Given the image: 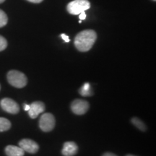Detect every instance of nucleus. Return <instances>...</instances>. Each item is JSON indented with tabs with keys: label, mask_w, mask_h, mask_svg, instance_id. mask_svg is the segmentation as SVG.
<instances>
[{
	"label": "nucleus",
	"mask_w": 156,
	"mask_h": 156,
	"mask_svg": "<svg viewBox=\"0 0 156 156\" xmlns=\"http://www.w3.org/2000/svg\"><path fill=\"white\" fill-rule=\"evenodd\" d=\"M97 38V34L93 30H85L79 33L75 38V47L80 51H87L93 47Z\"/></svg>",
	"instance_id": "1"
},
{
	"label": "nucleus",
	"mask_w": 156,
	"mask_h": 156,
	"mask_svg": "<svg viewBox=\"0 0 156 156\" xmlns=\"http://www.w3.org/2000/svg\"><path fill=\"white\" fill-rule=\"evenodd\" d=\"M7 80L13 87L17 88H22L27 85L28 80L26 76L17 70H10L7 75Z\"/></svg>",
	"instance_id": "2"
},
{
	"label": "nucleus",
	"mask_w": 156,
	"mask_h": 156,
	"mask_svg": "<svg viewBox=\"0 0 156 156\" xmlns=\"http://www.w3.org/2000/svg\"><path fill=\"white\" fill-rule=\"evenodd\" d=\"M90 4L88 0H74L68 4L67 9L70 14L77 15L90 9Z\"/></svg>",
	"instance_id": "3"
},
{
	"label": "nucleus",
	"mask_w": 156,
	"mask_h": 156,
	"mask_svg": "<svg viewBox=\"0 0 156 156\" xmlns=\"http://www.w3.org/2000/svg\"><path fill=\"white\" fill-rule=\"evenodd\" d=\"M55 126V118L50 113H45L39 120V126L44 132H50Z\"/></svg>",
	"instance_id": "4"
},
{
	"label": "nucleus",
	"mask_w": 156,
	"mask_h": 156,
	"mask_svg": "<svg viewBox=\"0 0 156 156\" xmlns=\"http://www.w3.org/2000/svg\"><path fill=\"white\" fill-rule=\"evenodd\" d=\"M2 108L7 113L12 114H16L20 112L19 105L12 99L9 98H3L0 102Z\"/></svg>",
	"instance_id": "5"
},
{
	"label": "nucleus",
	"mask_w": 156,
	"mask_h": 156,
	"mask_svg": "<svg viewBox=\"0 0 156 156\" xmlns=\"http://www.w3.org/2000/svg\"><path fill=\"white\" fill-rule=\"evenodd\" d=\"M89 103L87 101L82 99H75L72 103L71 109L74 114L77 115H83L85 114L89 109Z\"/></svg>",
	"instance_id": "6"
},
{
	"label": "nucleus",
	"mask_w": 156,
	"mask_h": 156,
	"mask_svg": "<svg viewBox=\"0 0 156 156\" xmlns=\"http://www.w3.org/2000/svg\"><path fill=\"white\" fill-rule=\"evenodd\" d=\"M19 147L25 152L29 153H36L39 150V146L36 142L30 139H23L19 142Z\"/></svg>",
	"instance_id": "7"
},
{
	"label": "nucleus",
	"mask_w": 156,
	"mask_h": 156,
	"mask_svg": "<svg viewBox=\"0 0 156 156\" xmlns=\"http://www.w3.org/2000/svg\"><path fill=\"white\" fill-rule=\"evenodd\" d=\"M45 110L44 103L41 101H35L30 105V109L28 111L29 116L31 119H36L41 113H43Z\"/></svg>",
	"instance_id": "8"
},
{
	"label": "nucleus",
	"mask_w": 156,
	"mask_h": 156,
	"mask_svg": "<svg viewBox=\"0 0 156 156\" xmlns=\"http://www.w3.org/2000/svg\"><path fill=\"white\" fill-rule=\"evenodd\" d=\"M78 147L74 142H67L64 144L62 153L64 156H73L77 154Z\"/></svg>",
	"instance_id": "9"
},
{
	"label": "nucleus",
	"mask_w": 156,
	"mask_h": 156,
	"mask_svg": "<svg viewBox=\"0 0 156 156\" xmlns=\"http://www.w3.org/2000/svg\"><path fill=\"white\" fill-rule=\"evenodd\" d=\"M5 153L7 156H24L25 151L20 147L7 145L5 147Z\"/></svg>",
	"instance_id": "10"
},
{
	"label": "nucleus",
	"mask_w": 156,
	"mask_h": 156,
	"mask_svg": "<svg viewBox=\"0 0 156 156\" xmlns=\"http://www.w3.org/2000/svg\"><path fill=\"white\" fill-rule=\"evenodd\" d=\"M80 94L83 96L87 97L90 96V95H93V91L92 89H91L90 85L88 83H85L83 84V85L80 87V89L79 90Z\"/></svg>",
	"instance_id": "11"
},
{
	"label": "nucleus",
	"mask_w": 156,
	"mask_h": 156,
	"mask_svg": "<svg viewBox=\"0 0 156 156\" xmlns=\"http://www.w3.org/2000/svg\"><path fill=\"white\" fill-rule=\"evenodd\" d=\"M11 127V123L8 119L0 117V132H5L9 130Z\"/></svg>",
	"instance_id": "12"
},
{
	"label": "nucleus",
	"mask_w": 156,
	"mask_h": 156,
	"mask_svg": "<svg viewBox=\"0 0 156 156\" xmlns=\"http://www.w3.org/2000/svg\"><path fill=\"white\" fill-rule=\"evenodd\" d=\"M132 123L136 126V127H137L139 129L141 130V131H145L146 130L145 124H144L141 120H140L139 119L136 118V117H134V118L132 119Z\"/></svg>",
	"instance_id": "13"
},
{
	"label": "nucleus",
	"mask_w": 156,
	"mask_h": 156,
	"mask_svg": "<svg viewBox=\"0 0 156 156\" xmlns=\"http://www.w3.org/2000/svg\"><path fill=\"white\" fill-rule=\"evenodd\" d=\"M8 21V17L4 11L0 9V28L5 26Z\"/></svg>",
	"instance_id": "14"
},
{
	"label": "nucleus",
	"mask_w": 156,
	"mask_h": 156,
	"mask_svg": "<svg viewBox=\"0 0 156 156\" xmlns=\"http://www.w3.org/2000/svg\"><path fill=\"white\" fill-rule=\"evenodd\" d=\"M7 46V40L3 36H0V51L5 50Z\"/></svg>",
	"instance_id": "15"
},
{
	"label": "nucleus",
	"mask_w": 156,
	"mask_h": 156,
	"mask_svg": "<svg viewBox=\"0 0 156 156\" xmlns=\"http://www.w3.org/2000/svg\"><path fill=\"white\" fill-rule=\"evenodd\" d=\"M61 37H62V38L63 39V40L65 42H67V43H69V42L70 40H69V36H67V35H66V34H61Z\"/></svg>",
	"instance_id": "16"
},
{
	"label": "nucleus",
	"mask_w": 156,
	"mask_h": 156,
	"mask_svg": "<svg viewBox=\"0 0 156 156\" xmlns=\"http://www.w3.org/2000/svg\"><path fill=\"white\" fill-rule=\"evenodd\" d=\"M79 18L80 20H85L86 18V14H85V12H82L81 13L79 14Z\"/></svg>",
	"instance_id": "17"
},
{
	"label": "nucleus",
	"mask_w": 156,
	"mask_h": 156,
	"mask_svg": "<svg viewBox=\"0 0 156 156\" xmlns=\"http://www.w3.org/2000/svg\"><path fill=\"white\" fill-rule=\"evenodd\" d=\"M27 1L30 2L32 3H40L43 2V0H27Z\"/></svg>",
	"instance_id": "18"
},
{
	"label": "nucleus",
	"mask_w": 156,
	"mask_h": 156,
	"mask_svg": "<svg viewBox=\"0 0 156 156\" xmlns=\"http://www.w3.org/2000/svg\"><path fill=\"white\" fill-rule=\"evenodd\" d=\"M102 156H117V155L112 153H106L103 154Z\"/></svg>",
	"instance_id": "19"
},
{
	"label": "nucleus",
	"mask_w": 156,
	"mask_h": 156,
	"mask_svg": "<svg viewBox=\"0 0 156 156\" xmlns=\"http://www.w3.org/2000/svg\"><path fill=\"white\" fill-rule=\"evenodd\" d=\"M23 108H24L25 111H26V112H28L29 109H30V105L24 104V106H23Z\"/></svg>",
	"instance_id": "20"
},
{
	"label": "nucleus",
	"mask_w": 156,
	"mask_h": 156,
	"mask_svg": "<svg viewBox=\"0 0 156 156\" xmlns=\"http://www.w3.org/2000/svg\"><path fill=\"white\" fill-rule=\"evenodd\" d=\"M5 0H0V4H1V3H3L4 2H5Z\"/></svg>",
	"instance_id": "21"
},
{
	"label": "nucleus",
	"mask_w": 156,
	"mask_h": 156,
	"mask_svg": "<svg viewBox=\"0 0 156 156\" xmlns=\"http://www.w3.org/2000/svg\"><path fill=\"white\" fill-rule=\"evenodd\" d=\"M126 156H136V155H127Z\"/></svg>",
	"instance_id": "22"
},
{
	"label": "nucleus",
	"mask_w": 156,
	"mask_h": 156,
	"mask_svg": "<svg viewBox=\"0 0 156 156\" xmlns=\"http://www.w3.org/2000/svg\"><path fill=\"white\" fill-rule=\"evenodd\" d=\"M0 90H1V85H0Z\"/></svg>",
	"instance_id": "23"
},
{
	"label": "nucleus",
	"mask_w": 156,
	"mask_h": 156,
	"mask_svg": "<svg viewBox=\"0 0 156 156\" xmlns=\"http://www.w3.org/2000/svg\"><path fill=\"white\" fill-rule=\"evenodd\" d=\"M153 1H155V0H153Z\"/></svg>",
	"instance_id": "24"
}]
</instances>
